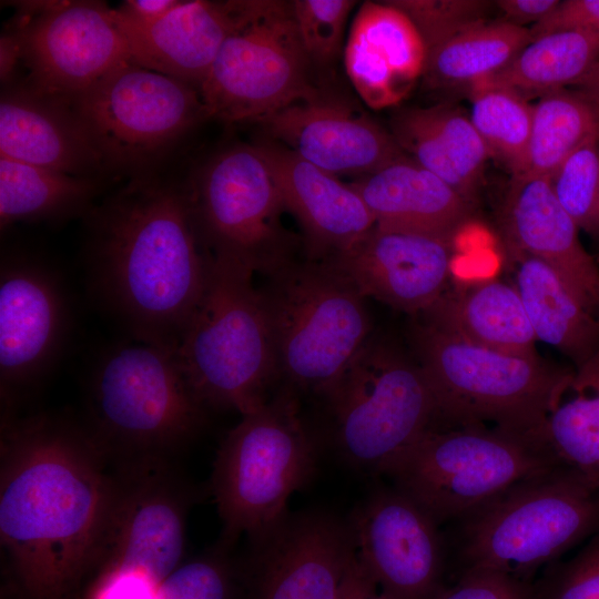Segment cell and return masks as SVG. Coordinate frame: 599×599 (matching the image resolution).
Segmentation results:
<instances>
[{
	"mask_svg": "<svg viewBox=\"0 0 599 599\" xmlns=\"http://www.w3.org/2000/svg\"><path fill=\"white\" fill-rule=\"evenodd\" d=\"M599 139V98L580 89L561 88L534 104L532 123L521 174L550 177L586 143Z\"/></svg>",
	"mask_w": 599,
	"mask_h": 599,
	"instance_id": "obj_34",
	"label": "cell"
},
{
	"mask_svg": "<svg viewBox=\"0 0 599 599\" xmlns=\"http://www.w3.org/2000/svg\"><path fill=\"white\" fill-rule=\"evenodd\" d=\"M71 326V306L58 268L38 254L11 250L0 264L1 419L57 363Z\"/></svg>",
	"mask_w": 599,
	"mask_h": 599,
	"instance_id": "obj_15",
	"label": "cell"
},
{
	"mask_svg": "<svg viewBox=\"0 0 599 599\" xmlns=\"http://www.w3.org/2000/svg\"><path fill=\"white\" fill-rule=\"evenodd\" d=\"M351 0H294L293 18L309 63L327 65L341 54Z\"/></svg>",
	"mask_w": 599,
	"mask_h": 599,
	"instance_id": "obj_37",
	"label": "cell"
},
{
	"mask_svg": "<svg viewBox=\"0 0 599 599\" xmlns=\"http://www.w3.org/2000/svg\"><path fill=\"white\" fill-rule=\"evenodd\" d=\"M499 223L508 251L549 264L599 316V267L582 246L578 226L555 196L549 177L512 175Z\"/></svg>",
	"mask_w": 599,
	"mask_h": 599,
	"instance_id": "obj_21",
	"label": "cell"
},
{
	"mask_svg": "<svg viewBox=\"0 0 599 599\" xmlns=\"http://www.w3.org/2000/svg\"><path fill=\"white\" fill-rule=\"evenodd\" d=\"M334 443L353 468L384 475L426 432L439 428L436 402L418 363L368 339L324 398Z\"/></svg>",
	"mask_w": 599,
	"mask_h": 599,
	"instance_id": "obj_9",
	"label": "cell"
},
{
	"mask_svg": "<svg viewBox=\"0 0 599 599\" xmlns=\"http://www.w3.org/2000/svg\"><path fill=\"white\" fill-rule=\"evenodd\" d=\"M516 287L537 339L579 366L599 351V316L544 261L508 251Z\"/></svg>",
	"mask_w": 599,
	"mask_h": 599,
	"instance_id": "obj_29",
	"label": "cell"
},
{
	"mask_svg": "<svg viewBox=\"0 0 599 599\" xmlns=\"http://www.w3.org/2000/svg\"><path fill=\"white\" fill-rule=\"evenodd\" d=\"M70 102L104 167L136 175L209 118L196 88L132 60Z\"/></svg>",
	"mask_w": 599,
	"mask_h": 599,
	"instance_id": "obj_12",
	"label": "cell"
},
{
	"mask_svg": "<svg viewBox=\"0 0 599 599\" xmlns=\"http://www.w3.org/2000/svg\"><path fill=\"white\" fill-rule=\"evenodd\" d=\"M113 13L133 62L199 90L233 28L234 1H180L150 21Z\"/></svg>",
	"mask_w": 599,
	"mask_h": 599,
	"instance_id": "obj_22",
	"label": "cell"
},
{
	"mask_svg": "<svg viewBox=\"0 0 599 599\" xmlns=\"http://www.w3.org/2000/svg\"><path fill=\"white\" fill-rule=\"evenodd\" d=\"M575 87L599 98V61L575 84Z\"/></svg>",
	"mask_w": 599,
	"mask_h": 599,
	"instance_id": "obj_47",
	"label": "cell"
},
{
	"mask_svg": "<svg viewBox=\"0 0 599 599\" xmlns=\"http://www.w3.org/2000/svg\"><path fill=\"white\" fill-rule=\"evenodd\" d=\"M317 461L293 387L243 415L213 464L211 490L222 521L216 547L227 552L242 536L250 546L268 536L288 516L292 494L314 477Z\"/></svg>",
	"mask_w": 599,
	"mask_h": 599,
	"instance_id": "obj_5",
	"label": "cell"
},
{
	"mask_svg": "<svg viewBox=\"0 0 599 599\" xmlns=\"http://www.w3.org/2000/svg\"><path fill=\"white\" fill-rule=\"evenodd\" d=\"M270 275L262 292L278 369L294 389L325 398L369 339L365 297L324 263L290 262Z\"/></svg>",
	"mask_w": 599,
	"mask_h": 599,
	"instance_id": "obj_10",
	"label": "cell"
},
{
	"mask_svg": "<svg viewBox=\"0 0 599 599\" xmlns=\"http://www.w3.org/2000/svg\"><path fill=\"white\" fill-rule=\"evenodd\" d=\"M599 61V39L562 30L531 40L505 68L475 83L509 90L527 100L575 85Z\"/></svg>",
	"mask_w": 599,
	"mask_h": 599,
	"instance_id": "obj_32",
	"label": "cell"
},
{
	"mask_svg": "<svg viewBox=\"0 0 599 599\" xmlns=\"http://www.w3.org/2000/svg\"><path fill=\"white\" fill-rule=\"evenodd\" d=\"M468 93L470 121L490 158L504 164L511 176L521 174L528 153L534 104L500 88L476 89Z\"/></svg>",
	"mask_w": 599,
	"mask_h": 599,
	"instance_id": "obj_35",
	"label": "cell"
},
{
	"mask_svg": "<svg viewBox=\"0 0 599 599\" xmlns=\"http://www.w3.org/2000/svg\"><path fill=\"white\" fill-rule=\"evenodd\" d=\"M454 238L374 226L322 263L346 278L364 297L422 314L448 287Z\"/></svg>",
	"mask_w": 599,
	"mask_h": 599,
	"instance_id": "obj_19",
	"label": "cell"
},
{
	"mask_svg": "<svg viewBox=\"0 0 599 599\" xmlns=\"http://www.w3.org/2000/svg\"><path fill=\"white\" fill-rule=\"evenodd\" d=\"M559 3V0H498L495 6L500 10L504 21L524 27L527 23L540 22L552 13Z\"/></svg>",
	"mask_w": 599,
	"mask_h": 599,
	"instance_id": "obj_44",
	"label": "cell"
},
{
	"mask_svg": "<svg viewBox=\"0 0 599 599\" xmlns=\"http://www.w3.org/2000/svg\"><path fill=\"white\" fill-rule=\"evenodd\" d=\"M366 599H388V598H386L383 593L377 592V593H375V595H373V596H370V597H368Z\"/></svg>",
	"mask_w": 599,
	"mask_h": 599,
	"instance_id": "obj_48",
	"label": "cell"
},
{
	"mask_svg": "<svg viewBox=\"0 0 599 599\" xmlns=\"http://www.w3.org/2000/svg\"><path fill=\"white\" fill-rule=\"evenodd\" d=\"M95 177L67 174L0 155L1 231L18 222H60L95 205Z\"/></svg>",
	"mask_w": 599,
	"mask_h": 599,
	"instance_id": "obj_31",
	"label": "cell"
},
{
	"mask_svg": "<svg viewBox=\"0 0 599 599\" xmlns=\"http://www.w3.org/2000/svg\"><path fill=\"white\" fill-rule=\"evenodd\" d=\"M254 272L211 258L201 300L175 349L181 368L206 407L242 416L263 406L280 372L268 307Z\"/></svg>",
	"mask_w": 599,
	"mask_h": 599,
	"instance_id": "obj_4",
	"label": "cell"
},
{
	"mask_svg": "<svg viewBox=\"0 0 599 599\" xmlns=\"http://www.w3.org/2000/svg\"><path fill=\"white\" fill-rule=\"evenodd\" d=\"M0 155L75 176L105 169L71 102L22 83L1 94Z\"/></svg>",
	"mask_w": 599,
	"mask_h": 599,
	"instance_id": "obj_25",
	"label": "cell"
},
{
	"mask_svg": "<svg viewBox=\"0 0 599 599\" xmlns=\"http://www.w3.org/2000/svg\"><path fill=\"white\" fill-rule=\"evenodd\" d=\"M427 51L410 19L388 1H365L344 51L347 75L363 101L379 110L399 103L419 77Z\"/></svg>",
	"mask_w": 599,
	"mask_h": 599,
	"instance_id": "obj_24",
	"label": "cell"
},
{
	"mask_svg": "<svg viewBox=\"0 0 599 599\" xmlns=\"http://www.w3.org/2000/svg\"><path fill=\"white\" fill-rule=\"evenodd\" d=\"M226 551L217 548L204 557L181 564L158 590V599H229Z\"/></svg>",
	"mask_w": 599,
	"mask_h": 599,
	"instance_id": "obj_39",
	"label": "cell"
},
{
	"mask_svg": "<svg viewBox=\"0 0 599 599\" xmlns=\"http://www.w3.org/2000/svg\"><path fill=\"white\" fill-rule=\"evenodd\" d=\"M84 220L87 278L95 301L134 342L175 352L212 258L189 184L133 176Z\"/></svg>",
	"mask_w": 599,
	"mask_h": 599,
	"instance_id": "obj_2",
	"label": "cell"
},
{
	"mask_svg": "<svg viewBox=\"0 0 599 599\" xmlns=\"http://www.w3.org/2000/svg\"><path fill=\"white\" fill-rule=\"evenodd\" d=\"M277 183L285 210L301 224L314 258L348 247L375 226L349 183L303 160L276 142L257 144Z\"/></svg>",
	"mask_w": 599,
	"mask_h": 599,
	"instance_id": "obj_23",
	"label": "cell"
},
{
	"mask_svg": "<svg viewBox=\"0 0 599 599\" xmlns=\"http://www.w3.org/2000/svg\"><path fill=\"white\" fill-rule=\"evenodd\" d=\"M159 586L132 573L98 575L89 599H158Z\"/></svg>",
	"mask_w": 599,
	"mask_h": 599,
	"instance_id": "obj_43",
	"label": "cell"
},
{
	"mask_svg": "<svg viewBox=\"0 0 599 599\" xmlns=\"http://www.w3.org/2000/svg\"><path fill=\"white\" fill-rule=\"evenodd\" d=\"M535 599H599V530L575 557L547 572Z\"/></svg>",
	"mask_w": 599,
	"mask_h": 599,
	"instance_id": "obj_40",
	"label": "cell"
},
{
	"mask_svg": "<svg viewBox=\"0 0 599 599\" xmlns=\"http://www.w3.org/2000/svg\"><path fill=\"white\" fill-rule=\"evenodd\" d=\"M1 548L29 599H67L89 572L118 491L85 425L42 413L1 419Z\"/></svg>",
	"mask_w": 599,
	"mask_h": 599,
	"instance_id": "obj_1",
	"label": "cell"
},
{
	"mask_svg": "<svg viewBox=\"0 0 599 599\" xmlns=\"http://www.w3.org/2000/svg\"><path fill=\"white\" fill-rule=\"evenodd\" d=\"M11 30L28 70L22 84L73 100L131 60L113 8L101 1H23Z\"/></svg>",
	"mask_w": 599,
	"mask_h": 599,
	"instance_id": "obj_14",
	"label": "cell"
},
{
	"mask_svg": "<svg viewBox=\"0 0 599 599\" xmlns=\"http://www.w3.org/2000/svg\"><path fill=\"white\" fill-rule=\"evenodd\" d=\"M258 124L274 142L335 176L359 179L406 155L375 121L318 95L288 104Z\"/></svg>",
	"mask_w": 599,
	"mask_h": 599,
	"instance_id": "obj_20",
	"label": "cell"
},
{
	"mask_svg": "<svg viewBox=\"0 0 599 599\" xmlns=\"http://www.w3.org/2000/svg\"><path fill=\"white\" fill-rule=\"evenodd\" d=\"M88 397L85 426L115 463L167 460L199 434L207 409L174 352L139 342L99 356Z\"/></svg>",
	"mask_w": 599,
	"mask_h": 599,
	"instance_id": "obj_6",
	"label": "cell"
},
{
	"mask_svg": "<svg viewBox=\"0 0 599 599\" xmlns=\"http://www.w3.org/2000/svg\"><path fill=\"white\" fill-rule=\"evenodd\" d=\"M291 1L236 0L234 23L199 91L209 118L258 123L317 97Z\"/></svg>",
	"mask_w": 599,
	"mask_h": 599,
	"instance_id": "obj_11",
	"label": "cell"
},
{
	"mask_svg": "<svg viewBox=\"0 0 599 599\" xmlns=\"http://www.w3.org/2000/svg\"><path fill=\"white\" fill-rule=\"evenodd\" d=\"M361 569L388 599H439L449 568L445 532L394 486L380 485L348 518Z\"/></svg>",
	"mask_w": 599,
	"mask_h": 599,
	"instance_id": "obj_17",
	"label": "cell"
},
{
	"mask_svg": "<svg viewBox=\"0 0 599 599\" xmlns=\"http://www.w3.org/2000/svg\"><path fill=\"white\" fill-rule=\"evenodd\" d=\"M419 32L426 51L469 26L486 20L489 1L481 0H390Z\"/></svg>",
	"mask_w": 599,
	"mask_h": 599,
	"instance_id": "obj_38",
	"label": "cell"
},
{
	"mask_svg": "<svg viewBox=\"0 0 599 599\" xmlns=\"http://www.w3.org/2000/svg\"><path fill=\"white\" fill-rule=\"evenodd\" d=\"M115 466L116 497L90 570L138 575L161 585L182 564L193 494L167 460Z\"/></svg>",
	"mask_w": 599,
	"mask_h": 599,
	"instance_id": "obj_16",
	"label": "cell"
},
{
	"mask_svg": "<svg viewBox=\"0 0 599 599\" xmlns=\"http://www.w3.org/2000/svg\"><path fill=\"white\" fill-rule=\"evenodd\" d=\"M414 341L440 427L493 425L540 439L550 398L568 368L542 361L537 352L475 345L423 323Z\"/></svg>",
	"mask_w": 599,
	"mask_h": 599,
	"instance_id": "obj_8",
	"label": "cell"
},
{
	"mask_svg": "<svg viewBox=\"0 0 599 599\" xmlns=\"http://www.w3.org/2000/svg\"><path fill=\"white\" fill-rule=\"evenodd\" d=\"M21 61V49L17 35L7 30L0 39V75L1 83L8 85L12 81L14 69Z\"/></svg>",
	"mask_w": 599,
	"mask_h": 599,
	"instance_id": "obj_46",
	"label": "cell"
},
{
	"mask_svg": "<svg viewBox=\"0 0 599 599\" xmlns=\"http://www.w3.org/2000/svg\"><path fill=\"white\" fill-rule=\"evenodd\" d=\"M389 132L406 155L476 206L490 155L469 114L450 103L407 108L394 114Z\"/></svg>",
	"mask_w": 599,
	"mask_h": 599,
	"instance_id": "obj_27",
	"label": "cell"
},
{
	"mask_svg": "<svg viewBox=\"0 0 599 599\" xmlns=\"http://www.w3.org/2000/svg\"><path fill=\"white\" fill-rule=\"evenodd\" d=\"M181 0H128L119 9L140 20H156L173 10Z\"/></svg>",
	"mask_w": 599,
	"mask_h": 599,
	"instance_id": "obj_45",
	"label": "cell"
},
{
	"mask_svg": "<svg viewBox=\"0 0 599 599\" xmlns=\"http://www.w3.org/2000/svg\"><path fill=\"white\" fill-rule=\"evenodd\" d=\"M577 30L599 39V0H565L540 22L529 28L531 39L562 31Z\"/></svg>",
	"mask_w": 599,
	"mask_h": 599,
	"instance_id": "obj_42",
	"label": "cell"
},
{
	"mask_svg": "<svg viewBox=\"0 0 599 599\" xmlns=\"http://www.w3.org/2000/svg\"><path fill=\"white\" fill-rule=\"evenodd\" d=\"M447 526L449 567L458 576L481 570L530 580L599 530V487L559 466Z\"/></svg>",
	"mask_w": 599,
	"mask_h": 599,
	"instance_id": "obj_3",
	"label": "cell"
},
{
	"mask_svg": "<svg viewBox=\"0 0 599 599\" xmlns=\"http://www.w3.org/2000/svg\"><path fill=\"white\" fill-rule=\"evenodd\" d=\"M539 438L561 465L599 487V351L560 379Z\"/></svg>",
	"mask_w": 599,
	"mask_h": 599,
	"instance_id": "obj_30",
	"label": "cell"
},
{
	"mask_svg": "<svg viewBox=\"0 0 599 599\" xmlns=\"http://www.w3.org/2000/svg\"><path fill=\"white\" fill-rule=\"evenodd\" d=\"M349 184L384 230L455 238L474 215L475 205L408 155Z\"/></svg>",
	"mask_w": 599,
	"mask_h": 599,
	"instance_id": "obj_26",
	"label": "cell"
},
{
	"mask_svg": "<svg viewBox=\"0 0 599 599\" xmlns=\"http://www.w3.org/2000/svg\"><path fill=\"white\" fill-rule=\"evenodd\" d=\"M202 241L213 256L271 274L290 263L292 241L271 166L257 144L226 148L187 183Z\"/></svg>",
	"mask_w": 599,
	"mask_h": 599,
	"instance_id": "obj_13",
	"label": "cell"
},
{
	"mask_svg": "<svg viewBox=\"0 0 599 599\" xmlns=\"http://www.w3.org/2000/svg\"><path fill=\"white\" fill-rule=\"evenodd\" d=\"M549 179L555 196L578 229L599 236V139L576 150Z\"/></svg>",
	"mask_w": 599,
	"mask_h": 599,
	"instance_id": "obj_36",
	"label": "cell"
},
{
	"mask_svg": "<svg viewBox=\"0 0 599 599\" xmlns=\"http://www.w3.org/2000/svg\"><path fill=\"white\" fill-rule=\"evenodd\" d=\"M250 550L256 599H345L359 569L349 521L325 510L290 512Z\"/></svg>",
	"mask_w": 599,
	"mask_h": 599,
	"instance_id": "obj_18",
	"label": "cell"
},
{
	"mask_svg": "<svg viewBox=\"0 0 599 599\" xmlns=\"http://www.w3.org/2000/svg\"><path fill=\"white\" fill-rule=\"evenodd\" d=\"M422 315L423 324L475 345L536 352L537 338L516 287L497 278L448 286Z\"/></svg>",
	"mask_w": 599,
	"mask_h": 599,
	"instance_id": "obj_28",
	"label": "cell"
},
{
	"mask_svg": "<svg viewBox=\"0 0 599 599\" xmlns=\"http://www.w3.org/2000/svg\"><path fill=\"white\" fill-rule=\"evenodd\" d=\"M536 585L495 571H469L447 586L439 599H535Z\"/></svg>",
	"mask_w": 599,
	"mask_h": 599,
	"instance_id": "obj_41",
	"label": "cell"
},
{
	"mask_svg": "<svg viewBox=\"0 0 599 599\" xmlns=\"http://www.w3.org/2000/svg\"><path fill=\"white\" fill-rule=\"evenodd\" d=\"M559 466L564 465L536 437L463 425L426 432L384 476L441 526Z\"/></svg>",
	"mask_w": 599,
	"mask_h": 599,
	"instance_id": "obj_7",
	"label": "cell"
},
{
	"mask_svg": "<svg viewBox=\"0 0 599 599\" xmlns=\"http://www.w3.org/2000/svg\"><path fill=\"white\" fill-rule=\"evenodd\" d=\"M531 40L526 27L477 22L427 52L423 78L430 89L468 91L505 68Z\"/></svg>",
	"mask_w": 599,
	"mask_h": 599,
	"instance_id": "obj_33",
	"label": "cell"
}]
</instances>
